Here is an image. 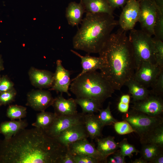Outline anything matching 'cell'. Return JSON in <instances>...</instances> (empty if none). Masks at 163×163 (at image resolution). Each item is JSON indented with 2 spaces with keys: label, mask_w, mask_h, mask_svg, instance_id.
Wrapping results in <instances>:
<instances>
[{
  "label": "cell",
  "mask_w": 163,
  "mask_h": 163,
  "mask_svg": "<svg viewBox=\"0 0 163 163\" xmlns=\"http://www.w3.org/2000/svg\"><path fill=\"white\" fill-rule=\"evenodd\" d=\"M67 150L41 129L25 128L0 140V163H60Z\"/></svg>",
  "instance_id": "1"
},
{
  "label": "cell",
  "mask_w": 163,
  "mask_h": 163,
  "mask_svg": "<svg viewBox=\"0 0 163 163\" xmlns=\"http://www.w3.org/2000/svg\"><path fill=\"white\" fill-rule=\"evenodd\" d=\"M84 122L89 137L96 139L101 136L104 127L100 120L98 115L94 113L83 114Z\"/></svg>",
  "instance_id": "18"
},
{
  "label": "cell",
  "mask_w": 163,
  "mask_h": 163,
  "mask_svg": "<svg viewBox=\"0 0 163 163\" xmlns=\"http://www.w3.org/2000/svg\"><path fill=\"white\" fill-rule=\"evenodd\" d=\"M67 147L68 151L73 155L89 156L96 158L101 163H107V161L98 151L94 145L90 142L87 138L81 139L71 143Z\"/></svg>",
  "instance_id": "13"
},
{
  "label": "cell",
  "mask_w": 163,
  "mask_h": 163,
  "mask_svg": "<svg viewBox=\"0 0 163 163\" xmlns=\"http://www.w3.org/2000/svg\"><path fill=\"white\" fill-rule=\"evenodd\" d=\"M117 108L120 112L123 113H126L129 110V104L120 101L118 104Z\"/></svg>",
  "instance_id": "42"
},
{
  "label": "cell",
  "mask_w": 163,
  "mask_h": 163,
  "mask_svg": "<svg viewBox=\"0 0 163 163\" xmlns=\"http://www.w3.org/2000/svg\"><path fill=\"white\" fill-rule=\"evenodd\" d=\"M125 157L121 153L120 149L117 150L107 158V163H125Z\"/></svg>",
  "instance_id": "38"
},
{
  "label": "cell",
  "mask_w": 163,
  "mask_h": 163,
  "mask_svg": "<svg viewBox=\"0 0 163 163\" xmlns=\"http://www.w3.org/2000/svg\"><path fill=\"white\" fill-rule=\"evenodd\" d=\"M110 103L105 109H101L99 111L98 118L104 126L113 125L117 121L112 114L110 109Z\"/></svg>",
  "instance_id": "30"
},
{
  "label": "cell",
  "mask_w": 163,
  "mask_h": 163,
  "mask_svg": "<svg viewBox=\"0 0 163 163\" xmlns=\"http://www.w3.org/2000/svg\"><path fill=\"white\" fill-rule=\"evenodd\" d=\"M151 94L162 96L163 94V71L157 77L151 87Z\"/></svg>",
  "instance_id": "35"
},
{
  "label": "cell",
  "mask_w": 163,
  "mask_h": 163,
  "mask_svg": "<svg viewBox=\"0 0 163 163\" xmlns=\"http://www.w3.org/2000/svg\"><path fill=\"white\" fill-rule=\"evenodd\" d=\"M131 163H147L148 162L144 160L142 157L135 159L134 161H132Z\"/></svg>",
  "instance_id": "46"
},
{
  "label": "cell",
  "mask_w": 163,
  "mask_h": 163,
  "mask_svg": "<svg viewBox=\"0 0 163 163\" xmlns=\"http://www.w3.org/2000/svg\"><path fill=\"white\" fill-rule=\"evenodd\" d=\"M27 113L26 107L17 105H9L6 111L7 117L11 120L21 119L26 117Z\"/></svg>",
  "instance_id": "29"
},
{
  "label": "cell",
  "mask_w": 163,
  "mask_h": 163,
  "mask_svg": "<svg viewBox=\"0 0 163 163\" xmlns=\"http://www.w3.org/2000/svg\"><path fill=\"white\" fill-rule=\"evenodd\" d=\"M85 13L84 8L80 2H70L66 11V17L69 24L72 27L78 26L81 23Z\"/></svg>",
  "instance_id": "21"
},
{
  "label": "cell",
  "mask_w": 163,
  "mask_h": 163,
  "mask_svg": "<svg viewBox=\"0 0 163 163\" xmlns=\"http://www.w3.org/2000/svg\"><path fill=\"white\" fill-rule=\"evenodd\" d=\"M74 156L75 163H101L96 158L89 156L75 155Z\"/></svg>",
  "instance_id": "39"
},
{
  "label": "cell",
  "mask_w": 163,
  "mask_h": 163,
  "mask_svg": "<svg viewBox=\"0 0 163 163\" xmlns=\"http://www.w3.org/2000/svg\"><path fill=\"white\" fill-rule=\"evenodd\" d=\"M163 71V68L149 62H143L135 71L133 78L145 87L151 88L153 83Z\"/></svg>",
  "instance_id": "11"
},
{
  "label": "cell",
  "mask_w": 163,
  "mask_h": 163,
  "mask_svg": "<svg viewBox=\"0 0 163 163\" xmlns=\"http://www.w3.org/2000/svg\"><path fill=\"white\" fill-rule=\"evenodd\" d=\"M133 49L137 70L143 62L156 64L153 38L142 30L133 29L129 37Z\"/></svg>",
  "instance_id": "5"
},
{
  "label": "cell",
  "mask_w": 163,
  "mask_h": 163,
  "mask_svg": "<svg viewBox=\"0 0 163 163\" xmlns=\"http://www.w3.org/2000/svg\"><path fill=\"white\" fill-rule=\"evenodd\" d=\"M88 137L84 122H83L71 127L62 132L56 139L62 145L67 147L71 143Z\"/></svg>",
  "instance_id": "15"
},
{
  "label": "cell",
  "mask_w": 163,
  "mask_h": 163,
  "mask_svg": "<svg viewBox=\"0 0 163 163\" xmlns=\"http://www.w3.org/2000/svg\"><path fill=\"white\" fill-rule=\"evenodd\" d=\"M133 103L132 109L151 116H162L163 100L162 96L151 94L145 99Z\"/></svg>",
  "instance_id": "10"
},
{
  "label": "cell",
  "mask_w": 163,
  "mask_h": 163,
  "mask_svg": "<svg viewBox=\"0 0 163 163\" xmlns=\"http://www.w3.org/2000/svg\"><path fill=\"white\" fill-rule=\"evenodd\" d=\"M139 152L141 157L149 163L156 156L163 152V147L154 144H143Z\"/></svg>",
  "instance_id": "27"
},
{
  "label": "cell",
  "mask_w": 163,
  "mask_h": 163,
  "mask_svg": "<svg viewBox=\"0 0 163 163\" xmlns=\"http://www.w3.org/2000/svg\"><path fill=\"white\" fill-rule=\"evenodd\" d=\"M56 115L50 112L41 111L37 114L36 121L32 125L45 131L50 126L54 121Z\"/></svg>",
  "instance_id": "26"
},
{
  "label": "cell",
  "mask_w": 163,
  "mask_h": 163,
  "mask_svg": "<svg viewBox=\"0 0 163 163\" xmlns=\"http://www.w3.org/2000/svg\"><path fill=\"white\" fill-rule=\"evenodd\" d=\"M71 51L80 57L81 60L82 70L75 77H78L88 72L96 71L97 69L100 70L103 67V60L100 56L96 57L91 56L89 55L84 56L73 50H71Z\"/></svg>",
  "instance_id": "20"
},
{
  "label": "cell",
  "mask_w": 163,
  "mask_h": 163,
  "mask_svg": "<svg viewBox=\"0 0 163 163\" xmlns=\"http://www.w3.org/2000/svg\"><path fill=\"white\" fill-rule=\"evenodd\" d=\"M124 114L122 119L127 121L142 141L149 133L163 125L161 117H152L131 109Z\"/></svg>",
  "instance_id": "6"
},
{
  "label": "cell",
  "mask_w": 163,
  "mask_h": 163,
  "mask_svg": "<svg viewBox=\"0 0 163 163\" xmlns=\"http://www.w3.org/2000/svg\"><path fill=\"white\" fill-rule=\"evenodd\" d=\"M118 25L113 15L105 13H86L72 39L73 48L88 54L98 53Z\"/></svg>",
  "instance_id": "3"
},
{
  "label": "cell",
  "mask_w": 163,
  "mask_h": 163,
  "mask_svg": "<svg viewBox=\"0 0 163 163\" xmlns=\"http://www.w3.org/2000/svg\"><path fill=\"white\" fill-rule=\"evenodd\" d=\"M130 96L129 94H124L120 97V101L123 103L129 104Z\"/></svg>",
  "instance_id": "45"
},
{
  "label": "cell",
  "mask_w": 163,
  "mask_h": 163,
  "mask_svg": "<svg viewBox=\"0 0 163 163\" xmlns=\"http://www.w3.org/2000/svg\"><path fill=\"white\" fill-rule=\"evenodd\" d=\"M155 49L156 64L163 68V41L153 38Z\"/></svg>",
  "instance_id": "33"
},
{
  "label": "cell",
  "mask_w": 163,
  "mask_h": 163,
  "mask_svg": "<svg viewBox=\"0 0 163 163\" xmlns=\"http://www.w3.org/2000/svg\"><path fill=\"white\" fill-rule=\"evenodd\" d=\"M140 14L138 22L141 30L152 36L157 14V8L150 0H139Z\"/></svg>",
  "instance_id": "7"
},
{
  "label": "cell",
  "mask_w": 163,
  "mask_h": 163,
  "mask_svg": "<svg viewBox=\"0 0 163 163\" xmlns=\"http://www.w3.org/2000/svg\"><path fill=\"white\" fill-rule=\"evenodd\" d=\"M149 163H163V152H162L155 157L150 161Z\"/></svg>",
  "instance_id": "43"
},
{
  "label": "cell",
  "mask_w": 163,
  "mask_h": 163,
  "mask_svg": "<svg viewBox=\"0 0 163 163\" xmlns=\"http://www.w3.org/2000/svg\"><path fill=\"white\" fill-rule=\"evenodd\" d=\"M52 106L53 107L54 113L57 116L71 115L78 113L77 104L75 99H66L62 93L54 98Z\"/></svg>",
  "instance_id": "17"
},
{
  "label": "cell",
  "mask_w": 163,
  "mask_h": 163,
  "mask_svg": "<svg viewBox=\"0 0 163 163\" xmlns=\"http://www.w3.org/2000/svg\"><path fill=\"white\" fill-rule=\"evenodd\" d=\"M126 31L111 33L99 52L104 65L100 73L114 90H120L133 78L136 65L133 50Z\"/></svg>",
  "instance_id": "2"
},
{
  "label": "cell",
  "mask_w": 163,
  "mask_h": 163,
  "mask_svg": "<svg viewBox=\"0 0 163 163\" xmlns=\"http://www.w3.org/2000/svg\"><path fill=\"white\" fill-rule=\"evenodd\" d=\"M75 100L77 104L81 107L83 114L97 112L102 108V103L95 99L88 98H76Z\"/></svg>",
  "instance_id": "25"
},
{
  "label": "cell",
  "mask_w": 163,
  "mask_h": 163,
  "mask_svg": "<svg viewBox=\"0 0 163 163\" xmlns=\"http://www.w3.org/2000/svg\"><path fill=\"white\" fill-rule=\"evenodd\" d=\"M153 30L154 37L163 41V13L157 9Z\"/></svg>",
  "instance_id": "31"
},
{
  "label": "cell",
  "mask_w": 163,
  "mask_h": 163,
  "mask_svg": "<svg viewBox=\"0 0 163 163\" xmlns=\"http://www.w3.org/2000/svg\"><path fill=\"white\" fill-rule=\"evenodd\" d=\"M140 143L154 144L163 147V125L156 128Z\"/></svg>",
  "instance_id": "28"
},
{
  "label": "cell",
  "mask_w": 163,
  "mask_h": 163,
  "mask_svg": "<svg viewBox=\"0 0 163 163\" xmlns=\"http://www.w3.org/2000/svg\"><path fill=\"white\" fill-rule=\"evenodd\" d=\"M140 14L139 1L129 0L123 7L118 21L120 28L126 32L134 29L139 21Z\"/></svg>",
  "instance_id": "9"
},
{
  "label": "cell",
  "mask_w": 163,
  "mask_h": 163,
  "mask_svg": "<svg viewBox=\"0 0 163 163\" xmlns=\"http://www.w3.org/2000/svg\"><path fill=\"white\" fill-rule=\"evenodd\" d=\"M84 122L83 114L57 116L50 126L45 132L49 136L56 139L62 132L76 124Z\"/></svg>",
  "instance_id": "8"
},
{
  "label": "cell",
  "mask_w": 163,
  "mask_h": 163,
  "mask_svg": "<svg viewBox=\"0 0 163 163\" xmlns=\"http://www.w3.org/2000/svg\"><path fill=\"white\" fill-rule=\"evenodd\" d=\"M17 94L15 89L0 93V104L6 105L13 102Z\"/></svg>",
  "instance_id": "36"
},
{
  "label": "cell",
  "mask_w": 163,
  "mask_h": 163,
  "mask_svg": "<svg viewBox=\"0 0 163 163\" xmlns=\"http://www.w3.org/2000/svg\"><path fill=\"white\" fill-rule=\"evenodd\" d=\"M71 81L70 90L76 98L93 99L102 103L115 91L100 72L96 71L86 73Z\"/></svg>",
  "instance_id": "4"
},
{
  "label": "cell",
  "mask_w": 163,
  "mask_h": 163,
  "mask_svg": "<svg viewBox=\"0 0 163 163\" xmlns=\"http://www.w3.org/2000/svg\"><path fill=\"white\" fill-rule=\"evenodd\" d=\"M56 65L53 84L49 90L55 91L61 93H66L69 96H70L68 91L71 82L70 72L64 67L60 60H57Z\"/></svg>",
  "instance_id": "14"
},
{
  "label": "cell",
  "mask_w": 163,
  "mask_h": 163,
  "mask_svg": "<svg viewBox=\"0 0 163 163\" xmlns=\"http://www.w3.org/2000/svg\"><path fill=\"white\" fill-rule=\"evenodd\" d=\"M118 144L121 153L125 157L128 156L131 158L133 156V153H136L137 155L139 152V151L133 145L128 142L126 138L118 142Z\"/></svg>",
  "instance_id": "32"
},
{
  "label": "cell",
  "mask_w": 163,
  "mask_h": 163,
  "mask_svg": "<svg viewBox=\"0 0 163 163\" xmlns=\"http://www.w3.org/2000/svg\"><path fill=\"white\" fill-rule=\"evenodd\" d=\"M4 69V62L2 59L0 55V72Z\"/></svg>",
  "instance_id": "47"
},
{
  "label": "cell",
  "mask_w": 163,
  "mask_h": 163,
  "mask_svg": "<svg viewBox=\"0 0 163 163\" xmlns=\"http://www.w3.org/2000/svg\"><path fill=\"white\" fill-rule=\"evenodd\" d=\"M60 163H75L74 155L67 150L61 158Z\"/></svg>",
  "instance_id": "41"
},
{
  "label": "cell",
  "mask_w": 163,
  "mask_h": 163,
  "mask_svg": "<svg viewBox=\"0 0 163 163\" xmlns=\"http://www.w3.org/2000/svg\"><path fill=\"white\" fill-rule=\"evenodd\" d=\"M14 83L7 75H3L0 81V93L10 91L14 88Z\"/></svg>",
  "instance_id": "37"
},
{
  "label": "cell",
  "mask_w": 163,
  "mask_h": 163,
  "mask_svg": "<svg viewBox=\"0 0 163 163\" xmlns=\"http://www.w3.org/2000/svg\"><path fill=\"white\" fill-rule=\"evenodd\" d=\"M1 106H2V105H1V104H0V107Z\"/></svg>",
  "instance_id": "49"
},
{
  "label": "cell",
  "mask_w": 163,
  "mask_h": 163,
  "mask_svg": "<svg viewBox=\"0 0 163 163\" xmlns=\"http://www.w3.org/2000/svg\"><path fill=\"white\" fill-rule=\"evenodd\" d=\"M1 77L0 76V80H1Z\"/></svg>",
  "instance_id": "48"
},
{
  "label": "cell",
  "mask_w": 163,
  "mask_h": 163,
  "mask_svg": "<svg viewBox=\"0 0 163 163\" xmlns=\"http://www.w3.org/2000/svg\"><path fill=\"white\" fill-rule=\"evenodd\" d=\"M54 74L48 70L31 67L28 72L29 79L34 87L42 89L51 88L53 85Z\"/></svg>",
  "instance_id": "16"
},
{
  "label": "cell",
  "mask_w": 163,
  "mask_h": 163,
  "mask_svg": "<svg viewBox=\"0 0 163 163\" xmlns=\"http://www.w3.org/2000/svg\"><path fill=\"white\" fill-rule=\"evenodd\" d=\"M86 13H105L113 15L114 10L107 0H81Z\"/></svg>",
  "instance_id": "19"
},
{
  "label": "cell",
  "mask_w": 163,
  "mask_h": 163,
  "mask_svg": "<svg viewBox=\"0 0 163 163\" xmlns=\"http://www.w3.org/2000/svg\"><path fill=\"white\" fill-rule=\"evenodd\" d=\"M124 85L127 87L129 93L131 94L133 103L142 100L151 94L150 90L141 85L133 78L127 81Z\"/></svg>",
  "instance_id": "24"
},
{
  "label": "cell",
  "mask_w": 163,
  "mask_h": 163,
  "mask_svg": "<svg viewBox=\"0 0 163 163\" xmlns=\"http://www.w3.org/2000/svg\"><path fill=\"white\" fill-rule=\"evenodd\" d=\"M155 5L157 9L163 13V0H150Z\"/></svg>",
  "instance_id": "44"
},
{
  "label": "cell",
  "mask_w": 163,
  "mask_h": 163,
  "mask_svg": "<svg viewBox=\"0 0 163 163\" xmlns=\"http://www.w3.org/2000/svg\"><path fill=\"white\" fill-rule=\"evenodd\" d=\"M114 139V137L111 136L96 139L97 150L107 161L108 157L119 148L118 143L115 141Z\"/></svg>",
  "instance_id": "23"
},
{
  "label": "cell",
  "mask_w": 163,
  "mask_h": 163,
  "mask_svg": "<svg viewBox=\"0 0 163 163\" xmlns=\"http://www.w3.org/2000/svg\"><path fill=\"white\" fill-rule=\"evenodd\" d=\"M116 132L118 134L123 135L134 132L130 124L126 121H117L113 125Z\"/></svg>",
  "instance_id": "34"
},
{
  "label": "cell",
  "mask_w": 163,
  "mask_h": 163,
  "mask_svg": "<svg viewBox=\"0 0 163 163\" xmlns=\"http://www.w3.org/2000/svg\"><path fill=\"white\" fill-rule=\"evenodd\" d=\"M110 6L114 10L117 8L123 7L129 0H107Z\"/></svg>",
  "instance_id": "40"
},
{
  "label": "cell",
  "mask_w": 163,
  "mask_h": 163,
  "mask_svg": "<svg viewBox=\"0 0 163 163\" xmlns=\"http://www.w3.org/2000/svg\"><path fill=\"white\" fill-rule=\"evenodd\" d=\"M54 99L50 91L42 89L32 90L27 94L26 105L36 111H45L52 105Z\"/></svg>",
  "instance_id": "12"
},
{
  "label": "cell",
  "mask_w": 163,
  "mask_h": 163,
  "mask_svg": "<svg viewBox=\"0 0 163 163\" xmlns=\"http://www.w3.org/2000/svg\"><path fill=\"white\" fill-rule=\"evenodd\" d=\"M28 125L25 120L5 121L0 125V133L4 136L5 139H8L21 130L26 128Z\"/></svg>",
  "instance_id": "22"
}]
</instances>
